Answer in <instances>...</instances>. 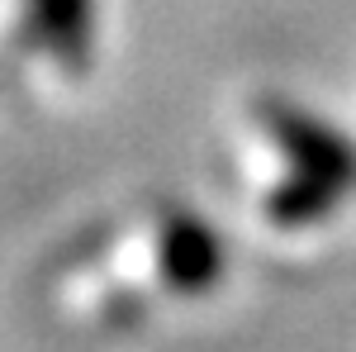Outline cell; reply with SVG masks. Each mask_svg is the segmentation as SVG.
<instances>
[{
	"instance_id": "1",
	"label": "cell",
	"mask_w": 356,
	"mask_h": 352,
	"mask_svg": "<svg viewBox=\"0 0 356 352\" xmlns=\"http://www.w3.org/2000/svg\"><path fill=\"white\" fill-rule=\"evenodd\" d=\"M261 119H266V129L285 143V153H290L304 171L332 176V181H342V186L356 181V153L337 134H328L323 124H314V119L295 114L290 105H266Z\"/></svg>"
},
{
	"instance_id": "2",
	"label": "cell",
	"mask_w": 356,
	"mask_h": 352,
	"mask_svg": "<svg viewBox=\"0 0 356 352\" xmlns=\"http://www.w3.org/2000/svg\"><path fill=\"white\" fill-rule=\"evenodd\" d=\"M162 262H166V276L176 281V286H209L214 276H219V243H214V234L209 229H200L191 219H181V224H171L166 229V243H162Z\"/></svg>"
}]
</instances>
